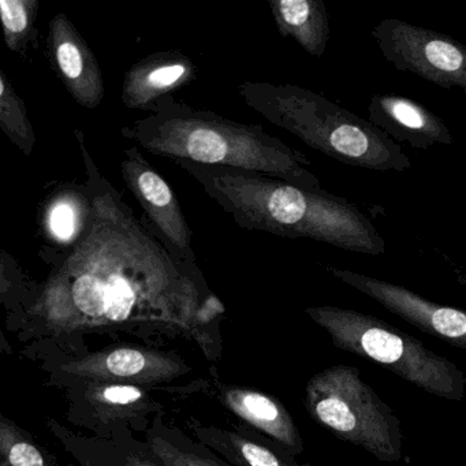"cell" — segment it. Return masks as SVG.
I'll return each mask as SVG.
<instances>
[{
	"instance_id": "obj_12",
	"label": "cell",
	"mask_w": 466,
	"mask_h": 466,
	"mask_svg": "<svg viewBox=\"0 0 466 466\" xmlns=\"http://www.w3.org/2000/svg\"><path fill=\"white\" fill-rule=\"evenodd\" d=\"M50 56L56 75L77 105L95 110L105 97V83L99 62L80 32L66 15L50 21Z\"/></svg>"
},
{
	"instance_id": "obj_10",
	"label": "cell",
	"mask_w": 466,
	"mask_h": 466,
	"mask_svg": "<svg viewBox=\"0 0 466 466\" xmlns=\"http://www.w3.org/2000/svg\"><path fill=\"white\" fill-rule=\"evenodd\" d=\"M121 176L146 215L152 233L184 266L200 269L192 248V228L173 187L140 154L137 147L125 149Z\"/></svg>"
},
{
	"instance_id": "obj_21",
	"label": "cell",
	"mask_w": 466,
	"mask_h": 466,
	"mask_svg": "<svg viewBox=\"0 0 466 466\" xmlns=\"http://www.w3.org/2000/svg\"><path fill=\"white\" fill-rule=\"evenodd\" d=\"M0 127L23 154L32 155L36 146L34 127L29 121L25 103L18 96L4 70H0Z\"/></svg>"
},
{
	"instance_id": "obj_17",
	"label": "cell",
	"mask_w": 466,
	"mask_h": 466,
	"mask_svg": "<svg viewBox=\"0 0 466 466\" xmlns=\"http://www.w3.org/2000/svg\"><path fill=\"white\" fill-rule=\"evenodd\" d=\"M280 36L291 37L302 50L321 58L329 39V13L321 0H268Z\"/></svg>"
},
{
	"instance_id": "obj_4",
	"label": "cell",
	"mask_w": 466,
	"mask_h": 466,
	"mask_svg": "<svg viewBox=\"0 0 466 466\" xmlns=\"http://www.w3.org/2000/svg\"><path fill=\"white\" fill-rule=\"evenodd\" d=\"M237 91L250 110L343 165L400 173L411 167L386 133L310 89L245 81Z\"/></svg>"
},
{
	"instance_id": "obj_3",
	"label": "cell",
	"mask_w": 466,
	"mask_h": 466,
	"mask_svg": "<svg viewBox=\"0 0 466 466\" xmlns=\"http://www.w3.org/2000/svg\"><path fill=\"white\" fill-rule=\"evenodd\" d=\"M121 135L148 154L174 162L236 168L307 189H323L308 168L310 160L260 125L193 108L174 96L157 100L146 118L122 127Z\"/></svg>"
},
{
	"instance_id": "obj_13",
	"label": "cell",
	"mask_w": 466,
	"mask_h": 466,
	"mask_svg": "<svg viewBox=\"0 0 466 466\" xmlns=\"http://www.w3.org/2000/svg\"><path fill=\"white\" fill-rule=\"evenodd\" d=\"M198 66L181 51L151 54L132 65L122 83V105L129 110L148 111L157 100L198 80Z\"/></svg>"
},
{
	"instance_id": "obj_25",
	"label": "cell",
	"mask_w": 466,
	"mask_h": 466,
	"mask_svg": "<svg viewBox=\"0 0 466 466\" xmlns=\"http://www.w3.org/2000/svg\"><path fill=\"white\" fill-rule=\"evenodd\" d=\"M460 282H462L466 286V277L460 278Z\"/></svg>"
},
{
	"instance_id": "obj_9",
	"label": "cell",
	"mask_w": 466,
	"mask_h": 466,
	"mask_svg": "<svg viewBox=\"0 0 466 466\" xmlns=\"http://www.w3.org/2000/svg\"><path fill=\"white\" fill-rule=\"evenodd\" d=\"M370 36L395 69L466 95V46L462 43L398 18L380 21Z\"/></svg>"
},
{
	"instance_id": "obj_20",
	"label": "cell",
	"mask_w": 466,
	"mask_h": 466,
	"mask_svg": "<svg viewBox=\"0 0 466 466\" xmlns=\"http://www.w3.org/2000/svg\"><path fill=\"white\" fill-rule=\"evenodd\" d=\"M0 466H76L59 462L28 431L0 414Z\"/></svg>"
},
{
	"instance_id": "obj_24",
	"label": "cell",
	"mask_w": 466,
	"mask_h": 466,
	"mask_svg": "<svg viewBox=\"0 0 466 466\" xmlns=\"http://www.w3.org/2000/svg\"><path fill=\"white\" fill-rule=\"evenodd\" d=\"M107 441H110L119 466H165L129 428H116Z\"/></svg>"
},
{
	"instance_id": "obj_15",
	"label": "cell",
	"mask_w": 466,
	"mask_h": 466,
	"mask_svg": "<svg viewBox=\"0 0 466 466\" xmlns=\"http://www.w3.org/2000/svg\"><path fill=\"white\" fill-rule=\"evenodd\" d=\"M368 121L395 143L427 149L451 146L452 136L443 119L425 106L400 95H375L368 106Z\"/></svg>"
},
{
	"instance_id": "obj_7",
	"label": "cell",
	"mask_w": 466,
	"mask_h": 466,
	"mask_svg": "<svg viewBox=\"0 0 466 466\" xmlns=\"http://www.w3.org/2000/svg\"><path fill=\"white\" fill-rule=\"evenodd\" d=\"M211 381H190L181 386H146L114 381L76 380L61 384L66 395L70 424L91 431L92 436L110 438L116 428L127 427L143 435L155 417L165 413L168 402L208 390Z\"/></svg>"
},
{
	"instance_id": "obj_8",
	"label": "cell",
	"mask_w": 466,
	"mask_h": 466,
	"mask_svg": "<svg viewBox=\"0 0 466 466\" xmlns=\"http://www.w3.org/2000/svg\"><path fill=\"white\" fill-rule=\"evenodd\" d=\"M42 361V370L48 375L46 386L50 387L76 380L168 386L192 372V367L174 351L133 343Z\"/></svg>"
},
{
	"instance_id": "obj_14",
	"label": "cell",
	"mask_w": 466,
	"mask_h": 466,
	"mask_svg": "<svg viewBox=\"0 0 466 466\" xmlns=\"http://www.w3.org/2000/svg\"><path fill=\"white\" fill-rule=\"evenodd\" d=\"M215 386L219 402L244 424L271 439L294 457L304 454V439L290 411L277 397L252 387L223 384L218 380Z\"/></svg>"
},
{
	"instance_id": "obj_11",
	"label": "cell",
	"mask_w": 466,
	"mask_h": 466,
	"mask_svg": "<svg viewBox=\"0 0 466 466\" xmlns=\"http://www.w3.org/2000/svg\"><path fill=\"white\" fill-rule=\"evenodd\" d=\"M338 279L383 305L421 331L466 350V310L439 305L409 289L349 269L327 267Z\"/></svg>"
},
{
	"instance_id": "obj_22",
	"label": "cell",
	"mask_w": 466,
	"mask_h": 466,
	"mask_svg": "<svg viewBox=\"0 0 466 466\" xmlns=\"http://www.w3.org/2000/svg\"><path fill=\"white\" fill-rule=\"evenodd\" d=\"M51 435L59 441L62 449L81 466H119L110 441L107 439L83 435L65 427L58 420H46Z\"/></svg>"
},
{
	"instance_id": "obj_6",
	"label": "cell",
	"mask_w": 466,
	"mask_h": 466,
	"mask_svg": "<svg viewBox=\"0 0 466 466\" xmlns=\"http://www.w3.org/2000/svg\"><path fill=\"white\" fill-rule=\"evenodd\" d=\"M309 416L340 441L362 447L381 462L402 460L403 435L394 410L362 380L359 368L334 365L305 387Z\"/></svg>"
},
{
	"instance_id": "obj_18",
	"label": "cell",
	"mask_w": 466,
	"mask_h": 466,
	"mask_svg": "<svg viewBox=\"0 0 466 466\" xmlns=\"http://www.w3.org/2000/svg\"><path fill=\"white\" fill-rule=\"evenodd\" d=\"M144 443L165 466H233L159 413L143 433Z\"/></svg>"
},
{
	"instance_id": "obj_19",
	"label": "cell",
	"mask_w": 466,
	"mask_h": 466,
	"mask_svg": "<svg viewBox=\"0 0 466 466\" xmlns=\"http://www.w3.org/2000/svg\"><path fill=\"white\" fill-rule=\"evenodd\" d=\"M91 218V198L86 187H61L46 204L43 230L50 241L75 247L86 233Z\"/></svg>"
},
{
	"instance_id": "obj_5",
	"label": "cell",
	"mask_w": 466,
	"mask_h": 466,
	"mask_svg": "<svg viewBox=\"0 0 466 466\" xmlns=\"http://www.w3.org/2000/svg\"><path fill=\"white\" fill-rule=\"evenodd\" d=\"M305 312L335 348L372 360L428 394L458 402L465 397L466 376L457 365L381 319L329 305Z\"/></svg>"
},
{
	"instance_id": "obj_16",
	"label": "cell",
	"mask_w": 466,
	"mask_h": 466,
	"mask_svg": "<svg viewBox=\"0 0 466 466\" xmlns=\"http://www.w3.org/2000/svg\"><path fill=\"white\" fill-rule=\"evenodd\" d=\"M185 425L198 441L233 466H312L299 462L279 444L244 422L231 424L226 430L189 417Z\"/></svg>"
},
{
	"instance_id": "obj_23",
	"label": "cell",
	"mask_w": 466,
	"mask_h": 466,
	"mask_svg": "<svg viewBox=\"0 0 466 466\" xmlns=\"http://www.w3.org/2000/svg\"><path fill=\"white\" fill-rule=\"evenodd\" d=\"M39 2L37 0H2L0 18L6 47L21 53L34 39Z\"/></svg>"
},
{
	"instance_id": "obj_2",
	"label": "cell",
	"mask_w": 466,
	"mask_h": 466,
	"mask_svg": "<svg viewBox=\"0 0 466 466\" xmlns=\"http://www.w3.org/2000/svg\"><path fill=\"white\" fill-rule=\"evenodd\" d=\"M239 228L285 238H310L348 252L378 256L386 241L346 198L263 174L176 162Z\"/></svg>"
},
{
	"instance_id": "obj_1",
	"label": "cell",
	"mask_w": 466,
	"mask_h": 466,
	"mask_svg": "<svg viewBox=\"0 0 466 466\" xmlns=\"http://www.w3.org/2000/svg\"><path fill=\"white\" fill-rule=\"evenodd\" d=\"M76 137L91 198L88 228L42 286L15 309L6 326L24 357L80 356L83 338L129 332L155 338L196 337V315L209 293L200 269L179 263L146 220L136 218L103 176L81 130Z\"/></svg>"
}]
</instances>
